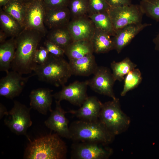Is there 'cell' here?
<instances>
[{
	"label": "cell",
	"mask_w": 159,
	"mask_h": 159,
	"mask_svg": "<svg viewBox=\"0 0 159 159\" xmlns=\"http://www.w3.org/2000/svg\"><path fill=\"white\" fill-rule=\"evenodd\" d=\"M41 34L35 30L24 29L17 36L15 55L11 65L12 70L22 75L33 71L37 64L34 62V56Z\"/></svg>",
	"instance_id": "obj_1"
},
{
	"label": "cell",
	"mask_w": 159,
	"mask_h": 159,
	"mask_svg": "<svg viewBox=\"0 0 159 159\" xmlns=\"http://www.w3.org/2000/svg\"><path fill=\"white\" fill-rule=\"evenodd\" d=\"M29 143L25 150L24 158L26 159H64L67 152L65 142L57 133L41 136Z\"/></svg>",
	"instance_id": "obj_2"
},
{
	"label": "cell",
	"mask_w": 159,
	"mask_h": 159,
	"mask_svg": "<svg viewBox=\"0 0 159 159\" xmlns=\"http://www.w3.org/2000/svg\"><path fill=\"white\" fill-rule=\"evenodd\" d=\"M69 128L70 139L74 142H95L108 145L115 136L99 119L93 121L79 120L72 122Z\"/></svg>",
	"instance_id": "obj_3"
},
{
	"label": "cell",
	"mask_w": 159,
	"mask_h": 159,
	"mask_svg": "<svg viewBox=\"0 0 159 159\" xmlns=\"http://www.w3.org/2000/svg\"><path fill=\"white\" fill-rule=\"evenodd\" d=\"M33 72L39 80L57 87L64 85L72 75L69 63L63 57L50 54L46 62L43 64H37Z\"/></svg>",
	"instance_id": "obj_4"
},
{
	"label": "cell",
	"mask_w": 159,
	"mask_h": 159,
	"mask_svg": "<svg viewBox=\"0 0 159 159\" xmlns=\"http://www.w3.org/2000/svg\"><path fill=\"white\" fill-rule=\"evenodd\" d=\"M99 119L115 136L125 131L130 123V117L122 110L119 100L116 97L102 103Z\"/></svg>",
	"instance_id": "obj_5"
},
{
	"label": "cell",
	"mask_w": 159,
	"mask_h": 159,
	"mask_svg": "<svg viewBox=\"0 0 159 159\" xmlns=\"http://www.w3.org/2000/svg\"><path fill=\"white\" fill-rule=\"evenodd\" d=\"M32 109L17 101L5 116L4 123L13 132L18 135H24L28 138V129L32 124L30 111Z\"/></svg>",
	"instance_id": "obj_6"
},
{
	"label": "cell",
	"mask_w": 159,
	"mask_h": 159,
	"mask_svg": "<svg viewBox=\"0 0 159 159\" xmlns=\"http://www.w3.org/2000/svg\"><path fill=\"white\" fill-rule=\"evenodd\" d=\"M107 145L89 142H74L71 146L72 159H107L113 153Z\"/></svg>",
	"instance_id": "obj_7"
},
{
	"label": "cell",
	"mask_w": 159,
	"mask_h": 159,
	"mask_svg": "<svg viewBox=\"0 0 159 159\" xmlns=\"http://www.w3.org/2000/svg\"><path fill=\"white\" fill-rule=\"evenodd\" d=\"M115 31L127 25L142 23L144 14L140 5L110 7L107 11Z\"/></svg>",
	"instance_id": "obj_8"
},
{
	"label": "cell",
	"mask_w": 159,
	"mask_h": 159,
	"mask_svg": "<svg viewBox=\"0 0 159 159\" xmlns=\"http://www.w3.org/2000/svg\"><path fill=\"white\" fill-rule=\"evenodd\" d=\"M45 10L42 0H30L26 2L24 29L35 30L42 34L45 33Z\"/></svg>",
	"instance_id": "obj_9"
},
{
	"label": "cell",
	"mask_w": 159,
	"mask_h": 159,
	"mask_svg": "<svg viewBox=\"0 0 159 159\" xmlns=\"http://www.w3.org/2000/svg\"><path fill=\"white\" fill-rule=\"evenodd\" d=\"M88 80V86L95 92L112 98H115L113 87L115 81L112 72L108 68L98 66L93 74Z\"/></svg>",
	"instance_id": "obj_10"
},
{
	"label": "cell",
	"mask_w": 159,
	"mask_h": 159,
	"mask_svg": "<svg viewBox=\"0 0 159 159\" xmlns=\"http://www.w3.org/2000/svg\"><path fill=\"white\" fill-rule=\"evenodd\" d=\"M88 80L76 81L68 85L63 86L62 90L53 95V97L59 102L65 100L74 105L80 107L88 97Z\"/></svg>",
	"instance_id": "obj_11"
},
{
	"label": "cell",
	"mask_w": 159,
	"mask_h": 159,
	"mask_svg": "<svg viewBox=\"0 0 159 159\" xmlns=\"http://www.w3.org/2000/svg\"><path fill=\"white\" fill-rule=\"evenodd\" d=\"M34 75L25 77L15 71H9L0 79V95L10 99L19 96L29 78Z\"/></svg>",
	"instance_id": "obj_12"
},
{
	"label": "cell",
	"mask_w": 159,
	"mask_h": 159,
	"mask_svg": "<svg viewBox=\"0 0 159 159\" xmlns=\"http://www.w3.org/2000/svg\"><path fill=\"white\" fill-rule=\"evenodd\" d=\"M60 102L55 100V108L50 112V115L45 121L44 124L48 128L60 137L70 139L69 121L65 117V114L68 112L62 108Z\"/></svg>",
	"instance_id": "obj_13"
},
{
	"label": "cell",
	"mask_w": 159,
	"mask_h": 159,
	"mask_svg": "<svg viewBox=\"0 0 159 159\" xmlns=\"http://www.w3.org/2000/svg\"><path fill=\"white\" fill-rule=\"evenodd\" d=\"M67 27L73 41H90L95 29L88 15L71 19Z\"/></svg>",
	"instance_id": "obj_14"
},
{
	"label": "cell",
	"mask_w": 159,
	"mask_h": 159,
	"mask_svg": "<svg viewBox=\"0 0 159 159\" xmlns=\"http://www.w3.org/2000/svg\"><path fill=\"white\" fill-rule=\"evenodd\" d=\"M150 25L147 23L132 24L116 31L112 38L114 49L120 53L139 33Z\"/></svg>",
	"instance_id": "obj_15"
},
{
	"label": "cell",
	"mask_w": 159,
	"mask_h": 159,
	"mask_svg": "<svg viewBox=\"0 0 159 159\" xmlns=\"http://www.w3.org/2000/svg\"><path fill=\"white\" fill-rule=\"evenodd\" d=\"M102 103L95 96H88L82 105L77 110L67 112L79 120L93 121L99 119Z\"/></svg>",
	"instance_id": "obj_16"
},
{
	"label": "cell",
	"mask_w": 159,
	"mask_h": 159,
	"mask_svg": "<svg viewBox=\"0 0 159 159\" xmlns=\"http://www.w3.org/2000/svg\"><path fill=\"white\" fill-rule=\"evenodd\" d=\"M52 91L47 88H38L32 90L29 95L30 107L39 113L47 115L52 110L51 105L53 95Z\"/></svg>",
	"instance_id": "obj_17"
},
{
	"label": "cell",
	"mask_w": 159,
	"mask_h": 159,
	"mask_svg": "<svg viewBox=\"0 0 159 159\" xmlns=\"http://www.w3.org/2000/svg\"><path fill=\"white\" fill-rule=\"evenodd\" d=\"M71 18L68 7L53 9L45 8L44 24L51 29L67 26Z\"/></svg>",
	"instance_id": "obj_18"
},
{
	"label": "cell",
	"mask_w": 159,
	"mask_h": 159,
	"mask_svg": "<svg viewBox=\"0 0 159 159\" xmlns=\"http://www.w3.org/2000/svg\"><path fill=\"white\" fill-rule=\"evenodd\" d=\"M69 63L72 75L76 76H89L94 73L98 66L93 53L78 59L69 60Z\"/></svg>",
	"instance_id": "obj_19"
},
{
	"label": "cell",
	"mask_w": 159,
	"mask_h": 159,
	"mask_svg": "<svg viewBox=\"0 0 159 159\" xmlns=\"http://www.w3.org/2000/svg\"><path fill=\"white\" fill-rule=\"evenodd\" d=\"M111 36L105 31L95 29L94 34L90 40L93 52L103 54L114 49Z\"/></svg>",
	"instance_id": "obj_20"
},
{
	"label": "cell",
	"mask_w": 159,
	"mask_h": 159,
	"mask_svg": "<svg viewBox=\"0 0 159 159\" xmlns=\"http://www.w3.org/2000/svg\"><path fill=\"white\" fill-rule=\"evenodd\" d=\"M64 50L69 60L78 59L94 53L90 41L87 40L73 41Z\"/></svg>",
	"instance_id": "obj_21"
},
{
	"label": "cell",
	"mask_w": 159,
	"mask_h": 159,
	"mask_svg": "<svg viewBox=\"0 0 159 159\" xmlns=\"http://www.w3.org/2000/svg\"><path fill=\"white\" fill-rule=\"evenodd\" d=\"M16 48L15 39L12 38L0 43V70L6 72L11 68Z\"/></svg>",
	"instance_id": "obj_22"
},
{
	"label": "cell",
	"mask_w": 159,
	"mask_h": 159,
	"mask_svg": "<svg viewBox=\"0 0 159 159\" xmlns=\"http://www.w3.org/2000/svg\"><path fill=\"white\" fill-rule=\"evenodd\" d=\"M2 7V9L15 19L24 29L26 2L22 0H10Z\"/></svg>",
	"instance_id": "obj_23"
},
{
	"label": "cell",
	"mask_w": 159,
	"mask_h": 159,
	"mask_svg": "<svg viewBox=\"0 0 159 159\" xmlns=\"http://www.w3.org/2000/svg\"><path fill=\"white\" fill-rule=\"evenodd\" d=\"M47 40L64 50L73 41L67 26L51 29Z\"/></svg>",
	"instance_id": "obj_24"
},
{
	"label": "cell",
	"mask_w": 159,
	"mask_h": 159,
	"mask_svg": "<svg viewBox=\"0 0 159 159\" xmlns=\"http://www.w3.org/2000/svg\"><path fill=\"white\" fill-rule=\"evenodd\" d=\"M0 22L1 30L7 36L17 37L23 30L15 19L2 9L0 11Z\"/></svg>",
	"instance_id": "obj_25"
},
{
	"label": "cell",
	"mask_w": 159,
	"mask_h": 159,
	"mask_svg": "<svg viewBox=\"0 0 159 159\" xmlns=\"http://www.w3.org/2000/svg\"><path fill=\"white\" fill-rule=\"evenodd\" d=\"M137 65L132 62L130 59L126 57L119 62L113 61L110 64L112 74L114 80L122 81L124 76L129 72L136 68Z\"/></svg>",
	"instance_id": "obj_26"
},
{
	"label": "cell",
	"mask_w": 159,
	"mask_h": 159,
	"mask_svg": "<svg viewBox=\"0 0 159 159\" xmlns=\"http://www.w3.org/2000/svg\"><path fill=\"white\" fill-rule=\"evenodd\" d=\"M88 17L95 28L106 32L113 36L115 31L107 11L89 14Z\"/></svg>",
	"instance_id": "obj_27"
},
{
	"label": "cell",
	"mask_w": 159,
	"mask_h": 159,
	"mask_svg": "<svg viewBox=\"0 0 159 159\" xmlns=\"http://www.w3.org/2000/svg\"><path fill=\"white\" fill-rule=\"evenodd\" d=\"M124 85L120 93L121 96H125L129 91L137 87L142 80L141 73L138 68H135L130 71L124 79Z\"/></svg>",
	"instance_id": "obj_28"
},
{
	"label": "cell",
	"mask_w": 159,
	"mask_h": 159,
	"mask_svg": "<svg viewBox=\"0 0 159 159\" xmlns=\"http://www.w3.org/2000/svg\"><path fill=\"white\" fill-rule=\"evenodd\" d=\"M68 7L71 19L88 15V0H70Z\"/></svg>",
	"instance_id": "obj_29"
},
{
	"label": "cell",
	"mask_w": 159,
	"mask_h": 159,
	"mask_svg": "<svg viewBox=\"0 0 159 159\" xmlns=\"http://www.w3.org/2000/svg\"><path fill=\"white\" fill-rule=\"evenodd\" d=\"M139 5L144 14L159 21V0H141Z\"/></svg>",
	"instance_id": "obj_30"
},
{
	"label": "cell",
	"mask_w": 159,
	"mask_h": 159,
	"mask_svg": "<svg viewBox=\"0 0 159 159\" xmlns=\"http://www.w3.org/2000/svg\"><path fill=\"white\" fill-rule=\"evenodd\" d=\"M88 15L107 11L110 8L106 0H88Z\"/></svg>",
	"instance_id": "obj_31"
},
{
	"label": "cell",
	"mask_w": 159,
	"mask_h": 159,
	"mask_svg": "<svg viewBox=\"0 0 159 159\" xmlns=\"http://www.w3.org/2000/svg\"><path fill=\"white\" fill-rule=\"evenodd\" d=\"M49 54L44 47H41L39 48H38L34 54V62L37 64H44L48 59Z\"/></svg>",
	"instance_id": "obj_32"
},
{
	"label": "cell",
	"mask_w": 159,
	"mask_h": 159,
	"mask_svg": "<svg viewBox=\"0 0 159 159\" xmlns=\"http://www.w3.org/2000/svg\"><path fill=\"white\" fill-rule=\"evenodd\" d=\"M44 45L49 53L54 56L63 57L65 54L64 49L48 40L45 41Z\"/></svg>",
	"instance_id": "obj_33"
},
{
	"label": "cell",
	"mask_w": 159,
	"mask_h": 159,
	"mask_svg": "<svg viewBox=\"0 0 159 159\" xmlns=\"http://www.w3.org/2000/svg\"><path fill=\"white\" fill-rule=\"evenodd\" d=\"M45 8L53 9L68 7L70 0H42Z\"/></svg>",
	"instance_id": "obj_34"
},
{
	"label": "cell",
	"mask_w": 159,
	"mask_h": 159,
	"mask_svg": "<svg viewBox=\"0 0 159 159\" xmlns=\"http://www.w3.org/2000/svg\"><path fill=\"white\" fill-rule=\"evenodd\" d=\"M110 7H115L130 5L131 0H106Z\"/></svg>",
	"instance_id": "obj_35"
},
{
	"label": "cell",
	"mask_w": 159,
	"mask_h": 159,
	"mask_svg": "<svg viewBox=\"0 0 159 159\" xmlns=\"http://www.w3.org/2000/svg\"><path fill=\"white\" fill-rule=\"evenodd\" d=\"M8 111L6 107L2 103H0V119H1L4 116L6 115Z\"/></svg>",
	"instance_id": "obj_36"
},
{
	"label": "cell",
	"mask_w": 159,
	"mask_h": 159,
	"mask_svg": "<svg viewBox=\"0 0 159 159\" xmlns=\"http://www.w3.org/2000/svg\"><path fill=\"white\" fill-rule=\"evenodd\" d=\"M153 42L155 45V49L159 52V33L153 39Z\"/></svg>",
	"instance_id": "obj_37"
},
{
	"label": "cell",
	"mask_w": 159,
	"mask_h": 159,
	"mask_svg": "<svg viewBox=\"0 0 159 159\" xmlns=\"http://www.w3.org/2000/svg\"><path fill=\"white\" fill-rule=\"evenodd\" d=\"M7 36V35L1 29L0 30V43H2L5 41Z\"/></svg>",
	"instance_id": "obj_38"
},
{
	"label": "cell",
	"mask_w": 159,
	"mask_h": 159,
	"mask_svg": "<svg viewBox=\"0 0 159 159\" xmlns=\"http://www.w3.org/2000/svg\"><path fill=\"white\" fill-rule=\"evenodd\" d=\"M10 0H0V6L3 7Z\"/></svg>",
	"instance_id": "obj_39"
},
{
	"label": "cell",
	"mask_w": 159,
	"mask_h": 159,
	"mask_svg": "<svg viewBox=\"0 0 159 159\" xmlns=\"http://www.w3.org/2000/svg\"><path fill=\"white\" fill-rule=\"evenodd\" d=\"M23 1H24L26 2H27L29 1H30V0H22Z\"/></svg>",
	"instance_id": "obj_40"
},
{
	"label": "cell",
	"mask_w": 159,
	"mask_h": 159,
	"mask_svg": "<svg viewBox=\"0 0 159 159\" xmlns=\"http://www.w3.org/2000/svg\"><path fill=\"white\" fill-rule=\"evenodd\" d=\"M138 0L140 1L141 0Z\"/></svg>",
	"instance_id": "obj_41"
},
{
	"label": "cell",
	"mask_w": 159,
	"mask_h": 159,
	"mask_svg": "<svg viewBox=\"0 0 159 159\" xmlns=\"http://www.w3.org/2000/svg\"></svg>",
	"instance_id": "obj_42"
}]
</instances>
